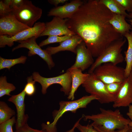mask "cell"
<instances>
[{"label": "cell", "mask_w": 132, "mask_h": 132, "mask_svg": "<svg viewBox=\"0 0 132 132\" xmlns=\"http://www.w3.org/2000/svg\"><path fill=\"white\" fill-rule=\"evenodd\" d=\"M113 14L99 0L84 1L66 24L97 57L113 43L123 38L110 23Z\"/></svg>", "instance_id": "1"}, {"label": "cell", "mask_w": 132, "mask_h": 132, "mask_svg": "<svg viewBox=\"0 0 132 132\" xmlns=\"http://www.w3.org/2000/svg\"><path fill=\"white\" fill-rule=\"evenodd\" d=\"M100 112L91 115H85V120L93 121V127L100 132H118L129 125L131 120L123 117L120 110H113L100 108Z\"/></svg>", "instance_id": "2"}, {"label": "cell", "mask_w": 132, "mask_h": 132, "mask_svg": "<svg viewBox=\"0 0 132 132\" xmlns=\"http://www.w3.org/2000/svg\"><path fill=\"white\" fill-rule=\"evenodd\" d=\"M98 99L95 96L90 95L84 96L80 98L72 101H61L59 103V108L53 112V121L51 123H44L43 128L47 132H57L56 125L59 119L66 112L70 111L75 113L80 108H86L87 105L93 100Z\"/></svg>", "instance_id": "3"}, {"label": "cell", "mask_w": 132, "mask_h": 132, "mask_svg": "<svg viewBox=\"0 0 132 132\" xmlns=\"http://www.w3.org/2000/svg\"><path fill=\"white\" fill-rule=\"evenodd\" d=\"M126 41L125 39L123 38L111 44L97 57L90 67L88 73H92L97 67L104 63H111L117 65L122 62L124 58L121 52Z\"/></svg>", "instance_id": "4"}, {"label": "cell", "mask_w": 132, "mask_h": 132, "mask_svg": "<svg viewBox=\"0 0 132 132\" xmlns=\"http://www.w3.org/2000/svg\"><path fill=\"white\" fill-rule=\"evenodd\" d=\"M92 73L105 84L115 82L123 83L126 78L125 68L111 63H105L99 65Z\"/></svg>", "instance_id": "5"}, {"label": "cell", "mask_w": 132, "mask_h": 132, "mask_svg": "<svg viewBox=\"0 0 132 132\" xmlns=\"http://www.w3.org/2000/svg\"><path fill=\"white\" fill-rule=\"evenodd\" d=\"M82 85L86 92L96 97L101 104L113 102L114 100L115 96L108 92L105 84L97 78L93 73L89 74Z\"/></svg>", "instance_id": "6"}, {"label": "cell", "mask_w": 132, "mask_h": 132, "mask_svg": "<svg viewBox=\"0 0 132 132\" xmlns=\"http://www.w3.org/2000/svg\"><path fill=\"white\" fill-rule=\"evenodd\" d=\"M33 80L39 83L42 86L41 92L43 94L47 93V88L51 85L58 84L61 86L60 91L68 96L70 91L72 84V78L69 71L58 76L50 78L43 77L38 72H34L32 74Z\"/></svg>", "instance_id": "7"}, {"label": "cell", "mask_w": 132, "mask_h": 132, "mask_svg": "<svg viewBox=\"0 0 132 132\" xmlns=\"http://www.w3.org/2000/svg\"><path fill=\"white\" fill-rule=\"evenodd\" d=\"M12 12L19 21L31 28L41 17L42 10L33 4L31 1L24 0L22 4L12 10Z\"/></svg>", "instance_id": "8"}, {"label": "cell", "mask_w": 132, "mask_h": 132, "mask_svg": "<svg viewBox=\"0 0 132 132\" xmlns=\"http://www.w3.org/2000/svg\"><path fill=\"white\" fill-rule=\"evenodd\" d=\"M45 27V23L39 22H36L32 27L22 31L12 37L0 35V47H4L6 45L11 47L15 42L24 41L33 36L38 38L44 31Z\"/></svg>", "instance_id": "9"}, {"label": "cell", "mask_w": 132, "mask_h": 132, "mask_svg": "<svg viewBox=\"0 0 132 132\" xmlns=\"http://www.w3.org/2000/svg\"><path fill=\"white\" fill-rule=\"evenodd\" d=\"M37 38V37L33 36L27 40L18 42L19 44L12 48V51L22 48H27L29 50L28 54L29 56L35 55H38L46 62L48 68L51 70L54 67L55 63L51 56L49 55L45 50L42 49L37 44L36 40Z\"/></svg>", "instance_id": "10"}, {"label": "cell", "mask_w": 132, "mask_h": 132, "mask_svg": "<svg viewBox=\"0 0 132 132\" xmlns=\"http://www.w3.org/2000/svg\"><path fill=\"white\" fill-rule=\"evenodd\" d=\"M30 28L19 21L12 12L0 16V35H6L12 37Z\"/></svg>", "instance_id": "11"}, {"label": "cell", "mask_w": 132, "mask_h": 132, "mask_svg": "<svg viewBox=\"0 0 132 132\" xmlns=\"http://www.w3.org/2000/svg\"><path fill=\"white\" fill-rule=\"evenodd\" d=\"M67 19H62L54 16L51 21L45 23V29L39 37L45 36H72L76 35L68 28L66 24Z\"/></svg>", "instance_id": "12"}, {"label": "cell", "mask_w": 132, "mask_h": 132, "mask_svg": "<svg viewBox=\"0 0 132 132\" xmlns=\"http://www.w3.org/2000/svg\"><path fill=\"white\" fill-rule=\"evenodd\" d=\"M132 102V74L131 72L122 84L113 102L114 108L129 106Z\"/></svg>", "instance_id": "13"}, {"label": "cell", "mask_w": 132, "mask_h": 132, "mask_svg": "<svg viewBox=\"0 0 132 132\" xmlns=\"http://www.w3.org/2000/svg\"><path fill=\"white\" fill-rule=\"evenodd\" d=\"M76 51L75 62L67 70L76 68L82 71L90 67L94 62L93 57L83 41L77 46Z\"/></svg>", "instance_id": "14"}, {"label": "cell", "mask_w": 132, "mask_h": 132, "mask_svg": "<svg viewBox=\"0 0 132 132\" xmlns=\"http://www.w3.org/2000/svg\"><path fill=\"white\" fill-rule=\"evenodd\" d=\"M26 94L23 89L19 93L11 96L8 101L13 103L16 106L17 117L15 128L17 129L27 123L29 117L25 114L24 99Z\"/></svg>", "instance_id": "15"}, {"label": "cell", "mask_w": 132, "mask_h": 132, "mask_svg": "<svg viewBox=\"0 0 132 132\" xmlns=\"http://www.w3.org/2000/svg\"><path fill=\"white\" fill-rule=\"evenodd\" d=\"M83 2L84 1L80 0H72L63 6L52 8L48 12L47 15L57 17L62 19L70 18Z\"/></svg>", "instance_id": "16"}, {"label": "cell", "mask_w": 132, "mask_h": 132, "mask_svg": "<svg viewBox=\"0 0 132 132\" xmlns=\"http://www.w3.org/2000/svg\"><path fill=\"white\" fill-rule=\"evenodd\" d=\"M83 41L81 38L78 35H73L70 38L59 43V45L58 46L54 47L49 46L45 50L51 56L60 52L64 51H70L76 54L77 46Z\"/></svg>", "instance_id": "17"}, {"label": "cell", "mask_w": 132, "mask_h": 132, "mask_svg": "<svg viewBox=\"0 0 132 132\" xmlns=\"http://www.w3.org/2000/svg\"><path fill=\"white\" fill-rule=\"evenodd\" d=\"M66 71L70 72L72 78L71 90L67 98L73 100L75 99V94L77 89L84 82L89 74L83 73L80 70L76 68L67 70Z\"/></svg>", "instance_id": "18"}, {"label": "cell", "mask_w": 132, "mask_h": 132, "mask_svg": "<svg viewBox=\"0 0 132 132\" xmlns=\"http://www.w3.org/2000/svg\"><path fill=\"white\" fill-rule=\"evenodd\" d=\"M126 17L125 15L114 13L110 21V23L115 30L122 36L130 32V30H132L131 25L125 20Z\"/></svg>", "instance_id": "19"}, {"label": "cell", "mask_w": 132, "mask_h": 132, "mask_svg": "<svg viewBox=\"0 0 132 132\" xmlns=\"http://www.w3.org/2000/svg\"><path fill=\"white\" fill-rule=\"evenodd\" d=\"M127 39L128 47L127 50L124 52L126 65L125 68V77H128L131 72L132 66V31L126 33L124 36Z\"/></svg>", "instance_id": "20"}, {"label": "cell", "mask_w": 132, "mask_h": 132, "mask_svg": "<svg viewBox=\"0 0 132 132\" xmlns=\"http://www.w3.org/2000/svg\"><path fill=\"white\" fill-rule=\"evenodd\" d=\"M99 1L112 13L124 15L130 19H132L129 14L126 13L124 8L116 0H99Z\"/></svg>", "instance_id": "21"}, {"label": "cell", "mask_w": 132, "mask_h": 132, "mask_svg": "<svg viewBox=\"0 0 132 132\" xmlns=\"http://www.w3.org/2000/svg\"><path fill=\"white\" fill-rule=\"evenodd\" d=\"M27 57L25 56H21L20 57L15 59H6L0 56V70L8 68L10 70V68L15 65L25 63Z\"/></svg>", "instance_id": "22"}, {"label": "cell", "mask_w": 132, "mask_h": 132, "mask_svg": "<svg viewBox=\"0 0 132 132\" xmlns=\"http://www.w3.org/2000/svg\"><path fill=\"white\" fill-rule=\"evenodd\" d=\"M15 112L3 101H0V124L14 116Z\"/></svg>", "instance_id": "23"}, {"label": "cell", "mask_w": 132, "mask_h": 132, "mask_svg": "<svg viewBox=\"0 0 132 132\" xmlns=\"http://www.w3.org/2000/svg\"><path fill=\"white\" fill-rule=\"evenodd\" d=\"M12 84L8 83L6 77L1 76L0 77V97L5 95L11 96L10 93L16 89Z\"/></svg>", "instance_id": "24"}, {"label": "cell", "mask_w": 132, "mask_h": 132, "mask_svg": "<svg viewBox=\"0 0 132 132\" xmlns=\"http://www.w3.org/2000/svg\"><path fill=\"white\" fill-rule=\"evenodd\" d=\"M71 36L69 35L62 36H49L46 39L41 42L39 44V45L41 47L52 43H60L70 38Z\"/></svg>", "instance_id": "25"}, {"label": "cell", "mask_w": 132, "mask_h": 132, "mask_svg": "<svg viewBox=\"0 0 132 132\" xmlns=\"http://www.w3.org/2000/svg\"><path fill=\"white\" fill-rule=\"evenodd\" d=\"M27 80V83L24 89L26 94L28 96H32L35 92V84L36 82L33 80L32 76L28 77Z\"/></svg>", "instance_id": "26"}, {"label": "cell", "mask_w": 132, "mask_h": 132, "mask_svg": "<svg viewBox=\"0 0 132 132\" xmlns=\"http://www.w3.org/2000/svg\"><path fill=\"white\" fill-rule=\"evenodd\" d=\"M16 120L14 116L11 119L0 124V132H13L12 127Z\"/></svg>", "instance_id": "27"}, {"label": "cell", "mask_w": 132, "mask_h": 132, "mask_svg": "<svg viewBox=\"0 0 132 132\" xmlns=\"http://www.w3.org/2000/svg\"><path fill=\"white\" fill-rule=\"evenodd\" d=\"M122 83L115 82L105 84L106 88L111 94L116 97L121 87Z\"/></svg>", "instance_id": "28"}, {"label": "cell", "mask_w": 132, "mask_h": 132, "mask_svg": "<svg viewBox=\"0 0 132 132\" xmlns=\"http://www.w3.org/2000/svg\"><path fill=\"white\" fill-rule=\"evenodd\" d=\"M76 127L80 132H100L93 127L92 124L83 126L78 123L76 125Z\"/></svg>", "instance_id": "29"}, {"label": "cell", "mask_w": 132, "mask_h": 132, "mask_svg": "<svg viewBox=\"0 0 132 132\" xmlns=\"http://www.w3.org/2000/svg\"><path fill=\"white\" fill-rule=\"evenodd\" d=\"M15 132H46L45 131L42 129L39 130L34 129L30 127L26 123L19 128L16 129Z\"/></svg>", "instance_id": "30"}, {"label": "cell", "mask_w": 132, "mask_h": 132, "mask_svg": "<svg viewBox=\"0 0 132 132\" xmlns=\"http://www.w3.org/2000/svg\"><path fill=\"white\" fill-rule=\"evenodd\" d=\"M125 9L130 13L132 12V0H116Z\"/></svg>", "instance_id": "31"}, {"label": "cell", "mask_w": 132, "mask_h": 132, "mask_svg": "<svg viewBox=\"0 0 132 132\" xmlns=\"http://www.w3.org/2000/svg\"><path fill=\"white\" fill-rule=\"evenodd\" d=\"M12 10L10 7L5 5L2 0L0 1V15L2 16L12 12Z\"/></svg>", "instance_id": "32"}, {"label": "cell", "mask_w": 132, "mask_h": 132, "mask_svg": "<svg viewBox=\"0 0 132 132\" xmlns=\"http://www.w3.org/2000/svg\"><path fill=\"white\" fill-rule=\"evenodd\" d=\"M24 0H11L10 8L12 10L20 7L23 3Z\"/></svg>", "instance_id": "33"}, {"label": "cell", "mask_w": 132, "mask_h": 132, "mask_svg": "<svg viewBox=\"0 0 132 132\" xmlns=\"http://www.w3.org/2000/svg\"><path fill=\"white\" fill-rule=\"evenodd\" d=\"M68 1L67 0H48V2L50 4L55 6V7L57 6L60 3H64Z\"/></svg>", "instance_id": "34"}, {"label": "cell", "mask_w": 132, "mask_h": 132, "mask_svg": "<svg viewBox=\"0 0 132 132\" xmlns=\"http://www.w3.org/2000/svg\"><path fill=\"white\" fill-rule=\"evenodd\" d=\"M128 107V111L126 115L129 118V119L132 121V102Z\"/></svg>", "instance_id": "35"}, {"label": "cell", "mask_w": 132, "mask_h": 132, "mask_svg": "<svg viewBox=\"0 0 132 132\" xmlns=\"http://www.w3.org/2000/svg\"><path fill=\"white\" fill-rule=\"evenodd\" d=\"M118 132H132V131L129 125H128L123 129L118 131Z\"/></svg>", "instance_id": "36"}, {"label": "cell", "mask_w": 132, "mask_h": 132, "mask_svg": "<svg viewBox=\"0 0 132 132\" xmlns=\"http://www.w3.org/2000/svg\"><path fill=\"white\" fill-rule=\"evenodd\" d=\"M11 0H2L3 3L7 6L10 7Z\"/></svg>", "instance_id": "37"}, {"label": "cell", "mask_w": 132, "mask_h": 132, "mask_svg": "<svg viewBox=\"0 0 132 132\" xmlns=\"http://www.w3.org/2000/svg\"><path fill=\"white\" fill-rule=\"evenodd\" d=\"M129 14L130 15V16L132 18V12L130 13ZM128 20L130 22V24L131 25L132 27V19H130Z\"/></svg>", "instance_id": "38"}, {"label": "cell", "mask_w": 132, "mask_h": 132, "mask_svg": "<svg viewBox=\"0 0 132 132\" xmlns=\"http://www.w3.org/2000/svg\"><path fill=\"white\" fill-rule=\"evenodd\" d=\"M132 131V121H131L129 124Z\"/></svg>", "instance_id": "39"}, {"label": "cell", "mask_w": 132, "mask_h": 132, "mask_svg": "<svg viewBox=\"0 0 132 132\" xmlns=\"http://www.w3.org/2000/svg\"><path fill=\"white\" fill-rule=\"evenodd\" d=\"M131 72L132 74V67H131Z\"/></svg>", "instance_id": "40"}]
</instances>
